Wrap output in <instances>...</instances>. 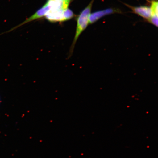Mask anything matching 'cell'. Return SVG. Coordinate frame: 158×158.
<instances>
[{
  "label": "cell",
  "mask_w": 158,
  "mask_h": 158,
  "mask_svg": "<svg viewBox=\"0 0 158 158\" xmlns=\"http://www.w3.org/2000/svg\"><path fill=\"white\" fill-rule=\"evenodd\" d=\"M125 5L131 9L133 13L146 19L147 20L152 16V13L150 7L145 6L134 7L127 4Z\"/></svg>",
  "instance_id": "3957f363"
},
{
  "label": "cell",
  "mask_w": 158,
  "mask_h": 158,
  "mask_svg": "<svg viewBox=\"0 0 158 158\" xmlns=\"http://www.w3.org/2000/svg\"><path fill=\"white\" fill-rule=\"evenodd\" d=\"M94 1V0H92L87 6L83 10L77 18L76 33L73 41L69 49L67 58L68 59H70L72 56L77 41L81 34L86 28L89 24V19L91 13L92 6Z\"/></svg>",
  "instance_id": "6da1fadb"
},
{
  "label": "cell",
  "mask_w": 158,
  "mask_h": 158,
  "mask_svg": "<svg viewBox=\"0 0 158 158\" xmlns=\"http://www.w3.org/2000/svg\"><path fill=\"white\" fill-rule=\"evenodd\" d=\"M58 1H67V0H58Z\"/></svg>",
  "instance_id": "8992f818"
},
{
  "label": "cell",
  "mask_w": 158,
  "mask_h": 158,
  "mask_svg": "<svg viewBox=\"0 0 158 158\" xmlns=\"http://www.w3.org/2000/svg\"><path fill=\"white\" fill-rule=\"evenodd\" d=\"M147 21L156 27H158V16H151Z\"/></svg>",
  "instance_id": "5b68a950"
},
{
  "label": "cell",
  "mask_w": 158,
  "mask_h": 158,
  "mask_svg": "<svg viewBox=\"0 0 158 158\" xmlns=\"http://www.w3.org/2000/svg\"><path fill=\"white\" fill-rule=\"evenodd\" d=\"M157 0H152L151 2V9L152 11V16H158V4Z\"/></svg>",
  "instance_id": "277c9868"
},
{
  "label": "cell",
  "mask_w": 158,
  "mask_h": 158,
  "mask_svg": "<svg viewBox=\"0 0 158 158\" xmlns=\"http://www.w3.org/2000/svg\"><path fill=\"white\" fill-rule=\"evenodd\" d=\"M121 13V11L120 10L114 8H108L94 12V13H91L89 19V23L92 24L105 16L113 14L114 13Z\"/></svg>",
  "instance_id": "7a4b0ae2"
}]
</instances>
